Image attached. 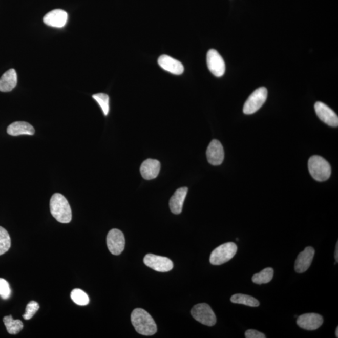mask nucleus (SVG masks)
I'll return each instance as SVG.
<instances>
[{
    "label": "nucleus",
    "mask_w": 338,
    "mask_h": 338,
    "mask_svg": "<svg viewBox=\"0 0 338 338\" xmlns=\"http://www.w3.org/2000/svg\"><path fill=\"white\" fill-rule=\"evenodd\" d=\"M131 321L138 333L143 336H152L156 333V324L151 315L144 309H134L131 314Z\"/></svg>",
    "instance_id": "1"
},
{
    "label": "nucleus",
    "mask_w": 338,
    "mask_h": 338,
    "mask_svg": "<svg viewBox=\"0 0 338 338\" xmlns=\"http://www.w3.org/2000/svg\"><path fill=\"white\" fill-rule=\"evenodd\" d=\"M50 208L53 218L59 222L67 224L72 221L71 207L67 199L62 194H53L51 197Z\"/></svg>",
    "instance_id": "2"
},
{
    "label": "nucleus",
    "mask_w": 338,
    "mask_h": 338,
    "mask_svg": "<svg viewBox=\"0 0 338 338\" xmlns=\"http://www.w3.org/2000/svg\"><path fill=\"white\" fill-rule=\"evenodd\" d=\"M308 168L311 176L317 181H326L331 176V166L322 157L313 156L310 157Z\"/></svg>",
    "instance_id": "3"
},
{
    "label": "nucleus",
    "mask_w": 338,
    "mask_h": 338,
    "mask_svg": "<svg viewBox=\"0 0 338 338\" xmlns=\"http://www.w3.org/2000/svg\"><path fill=\"white\" fill-rule=\"evenodd\" d=\"M238 250L237 245L234 242H227L216 248L211 253L210 263L214 266L223 264L233 258Z\"/></svg>",
    "instance_id": "4"
},
{
    "label": "nucleus",
    "mask_w": 338,
    "mask_h": 338,
    "mask_svg": "<svg viewBox=\"0 0 338 338\" xmlns=\"http://www.w3.org/2000/svg\"><path fill=\"white\" fill-rule=\"evenodd\" d=\"M267 97V90L265 87H260L247 98L243 107V112L245 114L250 115L255 114L263 105Z\"/></svg>",
    "instance_id": "5"
},
{
    "label": "nucleus",
    "mask_w": 338,
    "mask_h": 338,
    "mask_svg": "<svg viewBox=\"0 0 338 338\" xmlns=\"http://www.w3.org/2000/svg\"><path fill=\"white\" fill-rule=\"evenodd\" d=\"M191 314L194 319L202 325L208 326L216 325L217 321L216 314L207 304H196L192 309Z\"/></svg>",
    "instance_id": "6"
},
{
    "label": "nucleus",
    "mask_w": 338,
    "mask_h": 338,
    "mask_svg": "<svg viewBox=\"0 0 338 338\" xmlns=\"http://www.w3.org/2000/svg\"><path fill=\"white\" fill-rule=\"evenodd\" d=\"M143 263L146 266L157 272H168L174 267L173 261L170 259L152 253H148L145 256Z\"/></svg>",
    "instance_id": "7"
},
{
    "label": "nucleus",
    "mask_w": 338,
    "mask_h": 338,
    "mask_svg": "<svg viewBox=\"0 0 338 338\" xmlns=\"http://www.w3.org/2000/svg\"><path fill=\"white\" fill-rule=\"evenodd\" d=\"M107 244L112 255H120L125 244V237L122 231L117 229L110 230L107 236Z\"/></svg>",
    "instance_id": "8"
},
{
    "label": "nucleus",
    "mask_w": 338,
    "mask_h": 338,
    "mask_svg": "<svg viewBox=\"0 0 338 338\" xmlns=\"http://www.w3.org/2000/svg\"><path fill=\"white\" fill-rule=\"evenodd\" d=\"M207 64L208 70L217 77H221L225 72V64L224 59L218 51L211 49L207 52Z\"/></svg>",
    "instance_id": "9"
},
{
    "label": "nucleus",
    "mask_w": 338,
    "mask_h": 338,
    "mask_svg": "<svg viewBox=\"0 0 338 338\" xmlns=\"http://www.w3.org/2000/svg\"><path fill=\"white\" fill-rule=\"evenodd\" d=\"M315 112L321 121L332 128L338 126V117L331 108L326 104L318 101L314 105Z\"/></svg>",
    "instance_id": "10"
},
{
    "label": "nucleus",
    "mask_w": 338,
    "mask_h": 338,
    "mask_svg": "<svg viewBox=\"0 0 338 338\" xmlns=\"http://www.w3.org/2000/svg\"><path fill=\"white\" fill-rule=\"evenodd\" d=\"M207 158L208 163L213 165L222 164L224 159L223 146L219 140L214 139L208 145L207 152Z\"/></svg>",
    "instance_id": "11"
},
{
    "label": "nucleus",
    "mask_w": 338,
    "mask_h": 338,
    "mask_svg": "<svg viewBox=\"0 0 338 338\" xmlns=\"http://www.w3.org/2000/svg\"><path fill=\"white\" fill-rule=\"evenodd\" d=\"M323 318L316 313H307L301 315L297 320V325L301 328L308 331L315 330L323 325Z\"/></svg>",
    "instance_id": "12"
},
{
    "label": "nucleus",
    "mask_w": 338,
    "mask_h": 338,
    "mask_svg": "<svg viewBox=\"0 0 338 338\" xmlns=\"http://www.w3.org/2000/svg\"><path fill=\"white\" fill-rule=\"evenodd\" d=\"M315 250L311 246L307 247L303 251L299 253L295 259L294 269L298 273L306 272L309 268L313 260Z\"/></svg>",
    "instance_id": "13"
},
{
    "label": "nucleus",
    "mask_w": 338,
    "mask_h": 338,
    "mask_svg": "<svg viewBox=\"0 0 338 338\" xmlns=\"http://www.w3.org/2000/svg\"><path fill=\"white\" fill-rule=\"evenodd\" d=\"M68 14L66 11L61 9L53 10L46 14L44 17V22L48 26L55 28H62L66 25Z\"/></svg>",
    "instance_id": "14"
},
{
    "label": "nucleus",
    "mask_w": 338,
    "mask_h": 338,
    "mask_svg": "<svg viewBox=\"0 0 338 338\" xmlns=\"http://www.w3.org/2000/svg\"><path fill=\"white\" fill-rule=\"evenodd\" d=\"M158 64L165 71L174 75H181L184 71V67L181 62L168 55L160 56L158 59Z\"/></svg>",
    "instance_id": "15"
},
{
    "label": "nucleus",
    "mask_w": 338,
    "mask_h": 338,
    "mask_svg": "<svg viewBox=\"0 0 338 338\" xmlns=\"http://www.w3.org/2000/svg\"><path fill=\"white\" fill-rule=\"evenodd\" d=\"M160 171V163L156 159H148L140 166V173L143 179H156Z\"/></svg>",
    "instance_id": "16"
},
{
    "label": "nucleus",
    "mask_w": 338,
    "mask_h": 338,
    "mask_svg": "<svg viewBox=\"0 0 338 338\" xmlns=\"http://www.w3.org/2000/svg\"><path fill=\"white\" fill-rule=\"evenodd\" d=\"M187 192L188 188L185 187L179 188L175 192L169 201V207L172 213L174 214H179L182 213L183 205Z\"/></svg>",
    "instance_id": "17"
},
{
    "label": "nucleus",
    "mask_w": 338,
    "mask_h": 338,
    "mask_svg": "<svg viewBox=\"0 0 338 338\" xmlns=\"http://www.w3.org/2000/svg\"><path fill=\"white\" fill-rule=\"evenodd\" d=\"M7 133L11 136H19L22 135H33L35 134V129L29 123L15 122L8 126Z\"/></svg>",
    "instance_id": "18"
},
{
    "label": "nucleus",
    "mask_w": 338,
    "mask_h": 338,
    "mask_svg": "<svg viewBox=\"0 0 338 338\" xmlns=\"http://www.w3.org/2000/svg\"><path fill=\"white\" fill-rule=\"evenodd\" d=\"M18 78L15 69H11L6 72L0 78V91L10 92L16 86Z\"/></svg>",
    "instance_id": "19"
},
{
    "label": "nucleus",
    "mask_w": 338,
    "mask_h": 338,
    "mask_svg": "<svg viewBox=\"0 0 338 338\" xmlns=\"http://www.w3.org/2000/svg\"><path fill=\"white\" fill-rule=\"evenodd\" d=\"M4 323L8 333L11 334H18L24 328V324L22 321L19 320H13L12 315H11L4 318Z\"/></svg>",
    "instance_id": "20"
},
{
    "label": "nucleus",
    "mask_w": 338,
    "mask_h": 338,
    "mask_svg": "<svg viewBox=\"0 0 338 338\" xmlns=\"http://www.w3.org/2000/svg\"><path fill=\"white\" fill-rule=\"evenodd\" d=\"M274 276V269L271 267H267L260 272L252 276V280L256 284H263L269 283Z\"/></svg>",
    "instance_id": "21"
},
{
    "label": "nucleus",
    "mask_w": 338,
    "mask_h": 338,
    "mask_svg": "<svg viewBox=\"0 0 338 338\" xmlns=\"http://www.w3.org/2000/svg\"><path fill=\"white\" fill-rule=\"evenodd\" d=\"M231 302L235 304H244L250 307H258L259 302L256 298L249 295L236 294L230 298Z\"/></svg>",
    "instance_id": "22"
},
{
    "label": "nucleus",
    "mask_w": 338,
    "mask_h": 338,
    "mask_svg": "<svg viewBox=\"0 0 338 338\" xmlns=\"http://www.w3.org/2000/svg\"><path fill=\"white\" fill-rule=\"evenodd\" d=\"M11 238L7 230L0 226V256L4 255L10 249Z\"/></svg>",
    "instance_id": "23"
},
{
    "label": "nucleus",
    "mask_w": 338,
    "mask_h": 338,
    "mask_svg": "<svg viewBox=\"0 0 338 338\" xmlns=\"http://www.w3.org/2000/svg\"><path fill=\"white\" fill-rule=\"evenodd\" d=\"M71 298L73 302L79 306H86L90 301L89 295L80 289L73 290L71 292Z\"/></svg>",
    "instance_id": "24"
},
{
    "label": "nucleus",
    "mask_w": 338,
    "mask_h": 338,
    "mask_svg": "<svg viewBox=\"0 0 338 338\" xmlns=\"http://www.w3.org/2000/svg\"><path fill=\"white\" fill-rule=\"evenodd\" d=\"M92 97L100 105L103 114L107 116L109 114L110 110L109 95L103 94V93H99V94L93 95Z\"/></svg>",
    "instance_id": "25"
},
{
    "label": "nucleus",
    "mask_w": 338,
    "mask_h": 338,
    "mask_svg": "<svg viewBox=\"0 0 338 338\" xmlns=\"http://www.w3.org/2000/svg\"><path fill=\"white\" fill-rule=\"evenodd\" d=\"M39 306L38 303L36 301H32L27 304L26 308V311L25 313L23 315L25 320H29L31 318L33 317V315L36 314V312L38 311Z\"/></svg>",
    "instance_id": "26"
},
{
    "label": "nucleus",
    "mask_w": 338,
    "mask_h": 338,
    "mask_svg": "<svg viewBox=\"0 0 338 338\" xmlns=\"http://www.w3.org/2000/svg\"><path fill=\"white\" fill-rule=\"evenodd\" d=\"M11 294L9 283L4 279L0 278V297L4 300H8L10 297Z\"/></svg>",
    "instance_id": "27"
},
{
    "label": "nucleus",
    "mask_w": 338,
    "mask_h": 338,
    "mask_svg": "<svg viewBox=\"0 0 338 338\" xmlns=\"http://www.w3.org/2000/svg\"><path fill=\"white\" fill-rule=\"evenodd\" d=\"M245 337L246 338H265L266 337V335L263 332H259L255 329H248L245 332Z\"/></svg>",
    "instance_id": "28"
},
{
    "label": "nucleus",
    "mask_w": 338,
    "mask_h": 338,
    "mask_svg": "<svg viewBox=\"0 0 338 338\" xmlns=\"http://www.w3.org/2000/svg\"><path fill=\"white\" fill-rule=\"evenodd\" d=\"M334 258H335V260H336V263H337V261H338V242H337V243H336V249H335Z\"/></svg>",
    "instance_id": "29"
},
{
    "label": "nucleus",
    "mask_w": 338,
    "mask_h": 338,
    "mask_svg": "<svg viewBox=\"0 0 338 338\" xmlns=\"http://www.w3.org/2000/svg\"><path fill=\"white\" fill-rule=\"evenodd\" d=\"M335 334H336V337H338V327H337L336 328V332H335Z\"/></svg>",
    "instance_id": "30"
}]
</instances>
